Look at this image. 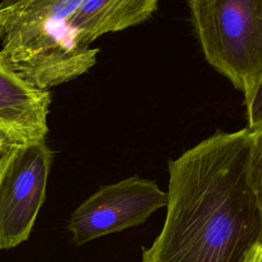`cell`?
I'll list each match as a JSON object with an SVG mask.
<instances>
[{
	"label": "cell",
	"mask_w": 262,
	"mask_h": 262,
	"mask_svg": "<svg viewBox=\"0 0 262 262\" xmlns=\"http://www.w3.org/2000/svg\"><path fill=\"white\" fill-rule=\"evenodd\" d=\"M251 131H217L168 164L167 213L141 262H245L262 242L248 182Z\"/></svg>",
	"instance_id": "6da1fadb"
},
{
	"label": "cell",
	"mask_w": 262,
	"mask_h": 262,
	"mask_svg": "<svg viewBox=\"0 0 262 262\" xmlns=\"http://www.w3.org/2000/svg\"><path fill=\"white\" fill-rule=\"evenodd\" d=\"M82 0H2V63L31 85L47 90L88 72L98 48L81 44L72 16Z\"/></svg>",
	"instance_id": "7a4b0ae2"
},
{
	"label": "cell",
	"mask_w": 262,
	"mask_h": 262,
	"mask_svg": "<svg viewBox=\"0 0 262 262\" xmlns=\"http://www.w3.org/2000/svg\"><path fill=\"white\" fill-rule=\"evenodd\" d=\"M207 61L246 97L262 77V0H188Z\"/></svg>",
	"instance_id": "3957f363"
},
{
	"label": "cell",
	"mask_w": 262,
	"mask_h": 262,
	"mask_svg": "<svg viewBox=\"0 0 262 262\" xmlns=\"http://www.w3.org/2000/svg\"><path fill=\"white\" fill-rule=\"evenodd\" d=\"M167 202V192L155 181L134 175L100 186L73 211L67 227L74 244L82 246L144 223Z\"/></svg>",
	"instance_id": "277c9868"
},
{
	"label": "cell",
	"mask_w": 262,
	"mask_h": 262,
	"mask_svg": "<svg viewBox=\"0 0 262 262\" xmlns=\"http://www.w3.org/2000/svg\"><path fill=\"white\" fill-rule=\"evenodd\" d=\"M52 152L45 139L25 142L0 179V250L26 242L46 195Z\"/></svg>",
	"instance_id": "5b68a950"
},
{
	"label": "cell",
	"mask_w": 262,
	"mask_h": 262,
	"mask_svg": "<svg viewBox=\"0 0 262 262\" xmlns=\"http://www.w3.org/2000/svg\"><path fill=\"white\" fill-rule=\"evenodd\" d=\"M50 102L48 90L31 85L0 63V130L25 142L45 139Z\"/></svg>",
	"instance_id": "8992f818"
},
{
	"label": "cell",
	"mask_w": 262,
	"mask_h": 262,
	"mask_svg": "<svg viewBox=\"0 0 262 262\" xmlns=\"http://www.w3.org/2000/svg\"><path fill=\"white\" fill-rule=\"evenodd\" d=\"M160 0H82L72 26L85 46L107 33L139 25L158 9Z\"/></svg>",
	"instance_id": "52a82bcc"
},
{
	"label": "cell",
	"mask_w": 262,
	"mask_h": 262,
	"mask_svg": "<svg viewBox=\"0 0 262 262\" xmlns=\"http://www.w3.org/2000/svg\"><path fill=\"white\" fill-rule=\"evenodd\" d=\"M248 182L262 216V126L251 131Z\"/></svg>",
	"instance_id": "ba28073f"
},
{
	"label": "cell",
	"mask_w": 262,
	"mask_h": 262,
	"mask_svg": "<svg viewBox=\"0 0 262 262\" xmlns=\"http://www.w3.org/2000/svg\"><path fill=\"white\" fill-rule=\"evenodd\" d=\"M247 128L255 130L262 126V77L253 90L245 97Z\"/></svg>",
	"instance_id": "9c48e42d"
},
{
	"label": "cell",
	"mask_w": 262,
	"mask_h": 262,
	"mask_svg": "<svg viewBox=\"0 0 262 262\" xmlns=\"http://www.w3.org/2000/svg\"><path fill=\"white\" fill-rule=\"evenodd\" d=\"M24 143L25 141L20 138L0 130V179Z\"/></svg>",
	"instance_id": "30bf717a"
},
{
	"label": "cell",
	"mask_w": 262,
	"mask_h": 262,
	"mask_svg": "<svg viewBox=\"0 0 262 262\" xmlns=\"http://www.w3.org/2000/svg\"><path fill=\"white\" fill-rule=\"evenodd\" d=\"M245 262H262V242L257 244L250 251Z\"/></svg>",
	"instance_id": "8fae6325"
},
{
	"label": "cell",
	"mask_w": 262,
	"mask_h": 262,
	"mask_svg": "<svg viewBox=\"0 0 262 262\" xmlns=\"http://www.w3.org/2000/svg\"><path fill=\"white\" fill-rule=\"evenodd\" d=\"M0 63H2V61H1V56H0Z\"/></svg>",
	"instance_id": "7c38bea8"
}]
</instances>
